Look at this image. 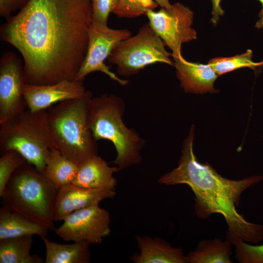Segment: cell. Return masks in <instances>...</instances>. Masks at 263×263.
I'll list each match as a JSON object with an SVG mask.
<instances>
[{"label":"cell","instance_id":"1","mask_svg":"<svg viewBox=\"0 0 263 263\" xmlns=\"http://www.w3.org/2000/svg\"><path fill=\"white\" fill-rule=\"evenodd\" d=\"M93 23L90 0H29L0 28L2 41L20 53L26 84L75 80Z\"/></svg>","mask_w":263,"mask_h":263},{"label":"cell","instance_id":"2","mask_svg":"<svg viewBox=\"0 0 263 263\" xmlns=\"http://www.w3.org/2000/svg\"><path fill=\"white\" fill-rule=\"evenodd\" d=\"M194 126L192 125L182 146L178 166L162 175L159 183L166 185L186 184L195 195L196 215L207 219L219 213L227 225L226 240L257 243L263 239V225L247 221L237 210L242 193L263 180V175H253L234 180L223 177L208 163L197 160L193 150Z\"/></svg>","mask_w":263,"mask_h":263},{"label":"cell","instance_id":"3","mask_svg":"<svg viewBox=\"0 0 263 263\" xmlns=\"http://www.w3.org/2000/svg\"><path fill=\"white\" fill-rule=\"evenodd\" d=\"M125 110L121 97L103 94L93 97L89 111V124L94 138L113 144L117 155L113 163L119 171L141 162V152L146 143L126 125L123 119Z\"/></svg>","mask_w":263,"mask_h":263},{"label":"cell","instance_id":"4","mask_svg":"<svg viewBox=\"0 0 263 263\" xmlns=\"http://www.w3.org/2000/svg\"><path fill=\"white\" fill-rule=\"evenodd\" d=\"M57 191L44 173L26 162L12 174L0 196L2 207L53 230Z\"/></svg>","mask_w":263,"mask_h":263},{"label":"cell","instance_id":"5","mask_svg":"<svg viewBox=\"0 0 263 263\" xmlns=\"http://www.w3.org/2000/svg\"><path fill=\"white\" fill-rule=\"evenodd\" d=\"M92 98L91 92L87 90L80 98L59 102L47 110L49 124L57 149L78 164L97 154V141L89 124Z\"/></svg>","mask_w":263,"mask_h":263},{"label":"cell","instance_id":"6","mask_svg":"<svg viewBox=\"0 0 263 263\" xmlns=\"http://www.w3.org/2000/svg\"><path fill=\"white\" fill-rule=\"evenodd\" d=\"M57 148L48 119L47 110L27 108L0 124V153L14 150L44 173L50 149Z\"/></svg>","mask_w":263,"mask_h":263},{"label":"cell","instance_id":"7","mask_svg":"<svg viewBox=\"0 0 263 263\" xmlns=\"http://www.w3.org/2000/svg\"><path fill=\"white\" fill-rule=\"evenodd\" d=\"M170 56L164 42L148 23L142 26L134 36L117 44L107 59L115 66L119 75L128 77L156 63L173 65Z\"/></svg>","mask_w":263,"mask_h":263},{"label":"cell","instance_id":"8","mask_svg":"<svg viewBox=\"0 0 263 263\" xmlns=\"http://www.w3.org/2000/svg\"><path fill=\"white\" fill-rule=\"evenodd\" d=\"M145 15L151 28L171 50L173 58L182 56L183 43L197 38L196 31L191 27L194 13L181 3L175 2L169 9L161 7L158 11L149 10Z\"/></svg>","mask_w":263,"mask_h":263},{"label":"cell","instance_id":"9","mask_svg":"<svg viewBox=\"0 0 263 263\" xmlns=\"http://www.w3.org/2000/svg\"><path fill=\"white\" fill-rule=\"evenodd\" d=\"M131 36V32L127 29H114L108 25L93 22L89 31L87 53L75 80H83L87 75L99 71L121 85L128 84V80L117 76L104 61L117 44Z\"/></svg>","mask_w":263,"mask_h":263},{"label":"cell","instance_id":"10","mask_svg":"<svg viewBox=\"0 0 263 263\" xmlns=\"http://www.w3.org/2000/svg\"><path fill=\"white\" fill-rule=\"evenodd\" d=\"M110 222L108 211L96 205L72 212L55 231L66 242L99 244L110 234Z\"/></svg>","mask_w":263,"mask_h":263},{"label":"cell","instance_id":"11","mask_svg":"<svg viewBox=\"0 0 263 263\" xmlns=\"http://www.w3.org/2000/svg\"><path fill=\"white\" fill-rule=\"evenodd\" d=\"M26 83L24 64L13 52L0 59V124L27 108L23 89Z\"/></svg>","mask_w":263,"mask_h":263},{"label":"cell","instance_id":"12","mask_svg":"<svg viewBox=\"0 0 263 263\" xmlns=\"http://www.w3.org/2000/svg\"><path fill=\"white\" fill-rule=\"evenodd\" d=\"M83 80H64L48 85L25 83L23 94L27 108L45 110L56 103L82 97L86 93Z\"/></svg>","mask_w":263,"mask_h":263},{"label":"cell","instance_id":"13","mask_svg":"<svg viewBox=\"0 0 263 263\" xmlns=\"http://www.w3.org/2000/svg\"><path fill=\"white\" fill-rule=\"evenodd\" d=\"M115 190L88 188L70 184L58 189L54 206L55 222L63 221L72 212L113 198Z\"/></svg>","mask_w":263,"mask_h":263},{"label":"cell","instance_id":"14","mask_svg":"<svg viewBox=\"0 0 263 263\" xmlns=\"http://www.w3.org/2000/svg\"><path fill=\"white\" fill-rule=\"evenodd\" d=\"M173 60L180 86L186 93L202 94L218 92L214 86L218 75L208 64L191 62L182 56L173 58Z\"/></svg>","mask_w":263,"mask_h":263},{"label":"cell","instance_id":"15","mask_svg":"<svg viewBox=\"0 0 263 263\" xmlns=\"http://www.w3.org/2000/svg\"><path fill=\"white\" fill-rule=\"evenodd\" d=\"M139 253L130 257L135 263H188L181 247H174L161 238L135 237Z\"/></svg>","mask_w":263,"mask_h":263},{"label":"cell","instance_id":"16","mask_svg":"<svg viewBox=\"0 0 263 263\" xmlns=\"http://www.w3.org/2000/svg\"><path fill=\"white\" fill-rule=\"evenodd\" d=\"M118 171L117 167L110 166L101 157L95 155L79 165L72 184L88 188L115 190L117 182L113 175Z\"/></svg>","mask_w":263,"mask_h":263},{"label":"cell","instance_id":"17","mask_svg":"<svg viewBox=\"0 0 263 263\" xmlns=\"http://www.w3.org/2000/svg\"><path fill=\"white\" fill-rule=\"evenodd\" d=\"M48 230L22 214L2 207L0 209V240L25 235L46 237Z\"/></svg>","mask_w":263,"mask_h":263},{"label":"cell","instance_id":"18","mask_svg":"<svg viewBox=\"0 0 263 263\" xmlns=\"http://www.w3.org/2000/svg\"><path fill=\"white\" fill-rule=\"evenodd\" d=\"M45 247V263H89L91 262L90 244L75 242L60 244L41 237Z\"/></svg>","mask_w":263,"mask_h":263},{"label":"cell","instance_id":"19","mask_svg":"<svg viewBox=\"0 0 263 263\" xmlns=\"http://www.w3.org/2000/svg\"><path fill=\"white\" fill-rule=\"evenodd\" d=\"M79 165L66 157L57 149H51L46 160L44 173L58 189L72 184Z\"/></svg>","mask_w":263,"mask_h":263},{"label":"cell","instance_id":"20","mask_svg":"<svg viewBox=\"0 0 263 263\" xmlns=\"http://www.w3.org/2000/svg\"><path fill=\"white\" fill-rule=\"evenodd\" d=\"M33 235L0 240V263H43L41 258L31 255Z\"/></svg>","mask_w":263,"mask_h":263},{"label":"cell","instance_id":"21","mask_svg":"<svg viewBox=\"0 0 263 263\" xmlns=\"http://www.w3.org/2000/svg\"><path fill=\"white\" fill-rule=\"evenodd\" d=\"M231 245L219 238L201 241L195 250L186 255L188 263H232Z\"/></svg>","mask_w":263,"mask_h":263},{"label":"cell","instance_id":"22","mask_svg":"<svg viewBox=\"0 0 263 263\" xmlns=\"http://www.w3.org/2000/svg\"><path fill=\"white\" fill-rule=\"evenodd\" d=\"M253 54L251 50L246 52L230 57H219L213 58L208 61L216 74L219 76L242 68L248 67L256 69L262 66V63L253 61Z\"/></svg>","mask_w":263,"mask_h":263},{"label":"cell","instance_id":"23","mask_svg":"<svg viewBox=\"0 0 263 263\" xmlns=\"http://www.w3.org/2000/svg\"><path fill=\"white\" fill-rule=\"evenodd\" d=\"M158 6L154 0H118L113 13L119 18H134L154 10Z\"/></svg>","mask_w":263,"mask_h":263},{"label":"cell","instance_id":"24","mask_svg":"<svg viewBox=\"0 0 263 263\" xmlns=\"http://www.w3.org/2000/svg\"><path fill=\"white\" fill-rule=\"evenodd\" d=\"M26 162L24 158L16 150H10L2 153L0 158V196L14 172Z\"/></svg>","mask_w":263,"mask_h":263},{"label":"cell","instance_id":"25","mask_svg":"<svg viewBox=\"0 0 263 263\" xmlns=\"http://www.w3.org/2000/svg\"><path fill=\"white\" fill-rule=\"evenodd\" d=\"M235 247V256L241 263H263V244L251 245L241 240H235L232 244Z\"/></svg>","mask_w":263,"mask_h":263},{"label":"cell","instance_id":"26","mask_svg":"<svg viewBox=\"0 0 263 263\" xmlns=\"http://www.w3.org/2000/svg\"><path fill=\"white\" fill-rule=\"evenodd\" d=\"M93 15V22L108 25L109 14L113 12L118 0H90Z\"/></svg>","mask_w":263,"mask_h":263},{"label":"cell","instance_id":"27","mask_svg":"<svg viewBox=\"0 0 263 263\" xmlns=\"http://www.w3.org/2000/svg\"><path fill=\"white\" fill-rule=\"evenodd\" d=\"M29 0H0V15L8 18L11 14L22 9Z\"/></svg>","mask_w":263,"mask_h":263},{"label":"cell","instance_id":"28","mask_svg":"<svg viewBox=\"0 0 263 263\" xmlns=\"http://www.w3.org/2000/svg\"><path fill=\"white\" fill-rule=\"evenodd\" d=\"M212 4L211 22L216 25L219 20L220 17L223 16L224 11L222 9L221 3L222 0H211Z\"/></svg>","mask_w":263,"mask_h":263},{"label":"cell","instance_id":"29","mask_svg":"<svg viewBox=\"0 0 263 263\" xmlns=\"http://www.w3.org/2000/svg\"><path fill=\"white\" fill-rule=\"evenodd\" d=\"M262 4V8L259 13V19L256 22L255 27L259 29L263 28V0H258Z\"/></svg>","mask_w":263,"mask_h":263},{"label":"cell","instance_id":"30","mask_svg":"<svg viewBox=\"0 0 263 263\" xmlns=\"http://www.w3.org/2000/svg\"><path fill=\"white\" fill-rule=\"evenodd\" d=\"M158 6L161 7L169 9L171 7V4L169 0H154Z\"/></svg>","mask_w":263,"mask_h":263},{"label":"cell","instance_id":"31","mask_svg":"<svg viewBox=\"0 0 263 263\" xmlns=\"http://www.w3.org/2000/svg\"><path fill=\"white\" fill-rule=\"evenodd\" d=\"M261 62H262V65H263V60Z\"/></svg>","mask_w":263,"mask_h":263}]
</instances>
